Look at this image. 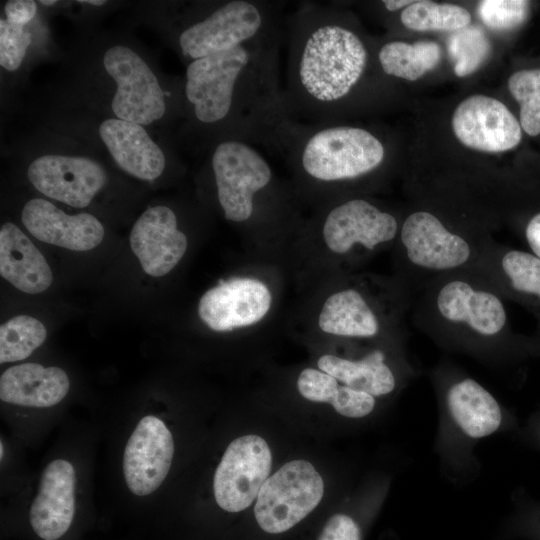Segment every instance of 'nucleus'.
<instances>
[{"label": "nucleus", "mask_w": 540, "mask_h": 540, "mask_svg": "<svg viewBox=\"0 0 540 540\" xmlns=\"http://www.w3.org/2000/svg\"><path fill=\"white\" fill-rule=\"evenodd\" d=\"M418 291L414 321L430 334L475 345L512 339L504 297L475 269L439 276Z\"/></svg>", "instance_id": "obj_1"}, {"label": "nucleus", "mask_w": 540, "mask_h": 540, "mask_svg": "<svg viewBox=\"0 0 540 540\" xmlns=\"http://www.w3.org/2000/svg\"><path fill=\"white\" fill-rule=\"evenodd\" d=\"M367 51L359 37L343 26L323 23L305 36L296 75L302 91L321 104L341 100L360 80Z\"/></svg>", "instance_id": "obj_2"}, {"label": "nucleus", "mask_w": 540, "mask_h": 540, "mask_svg": "<svg viewBox=\"0 0 540 540\" xmlns=\"http://www.w3.org/2000/svg\"><path fill=\"white\" fill-rule=\"evenodd\" d=\"M398 239L413 290L439 276L471 269L486 240L459 232L426 210L406 217Z\"/></svg>", "instance_id": "obj_3"}, {"label": "nucleus", "mask_w": 540, "mask_h": 540, "mask_svg": "<svg viewBox=\"0 0 540 540\" xmlns=\"http://www.w3.org/2000/svg\"><path fill=\"white\" fill-rule=\"evenodd\" d=\"M385 150L369 131L333 126L312 134L301 150V165L314 179L340 181L361 177L384 160Z\"/></svg>", "instance_id": "obj_4"}, {"label": "nucleus", "mask_w": 540, "mask_h": 540, "mask_svg": "<svg viewBox=\"0 0 540 540\" xmlns=\"http://www.w3.org/2000/svg\"><path fill=\"white\" fill-rule=\"evenodd\" d=\"M323 492V479L310 462L290 461L262 485L254 507L257 523L267 533L285 532L319 504Z\"/></svg>", "instance_id": "obj_5"}, {"label": "nucleus", "mask_w": 540, "mask_h": 540, "mask_svg": "<svg viewBox=\"0 0 540 540\" xmlns=\"http://www.w3.org/2000/svg\"><path fill=\"white\" fill-rule=\"evenodd\" d=\"M212 168L225 218L234 222L248 220L253 213L254 194L271 180L267 161L248 144L227 140L216 147Z\"/></svg>", "instance_id": "obj_6"}, {"label": "nucleus", "mask_w": 540, "mask_h": 540, "mask_svg": "<svg viewBox=\"0 0 540 540\" xmlns=\"http://www.w3.org/2000/svg\"><path fill=\"white\" fill-rule=\"evenodd\" d=\"M104 68L116 82L112 110L117 118L148 125L165 113L164 92L148 64L124 45L110 47L103 57Z\"/></svg>", "instance_id": "obj_7"}, {"label": "nucleus", "mask_w": 540, "mask_h": 540, "mask_svg": "<svg viewBox=\"0 0 540 540\" xmlns=\"http://www.w3.org/2000/svg\"><path fill=\"white\" fill-rule=\"evenodd\" d=\"M249 61V52L241 45L188 65L185 94L200 122L216 123L228 115L237 81Z\"/></svg>", "instance_id": "obj_8"}, {"label": "nucleus", "mask_w": 540, "mask_h": 540, "mask_svg": "<svg viewBox=\"0 0 540 540\" xmlns=\"http://www.w3.org/2000/svg\"><path fill=\"white\" fill-rule=\"evenodd\" d=\"M271 463L270 448L260 436L234 439L214 474L213 491L219 507L228 512L249 507L268 479Z\"/></svg>", "instance_id": "obj_9"}, {"label": "nucleus", "mask_w": 540, "mask_h": 540, "mask_svg": "<svg viewBox=\"0 0 540 540\" xmlns=\"http://www.w3.org/2000/svg\"><path fill=\"white\" fill-rule=\"evenodd\" d=\"M174 455V441L165 422L143 416L130 434L123 452L122 469L129 491L148 496L166 479Z\"/></svg>", "instance_id": "obj_10"}, {"label": "nucleus", "mask_w": 540, "mask_h": 540, "mask_svg": "<svg viewBox=\"0 0 540 540\" xmlns=\"http://www.w3.org/2000/svg\"><path fill=\"white\" fill-rule=\"evenodd\" d=\"M262 24V13L252 2L230 1L187 27L180 34L179 45L186 57L196 60L241 46Z\"/></svg>", "instance_id": "obj_11"}, {"label": "nucleus", "mask_w": 540, "mask_h": 540, "mask_svg": "<svg viewBox=\"0 0 540 540\" xmlns=\"http://www.w3.org/2000/svg\"><path fill=\"white\" fill-rule=\"evenodd\" d=\"M27 176L43 195L76 208L90 204L107 182L104 168L80 156L43 155L28 167Z\"/></svg>", "instance_id": "obj_12"}, {"label": "nucleus", "mask_w": 540, "mask_h": 540, "mask_svg": "<svg viewBox=\"0 0 540 540\" xmlns=\"http://www.w3.org/2000/svg\"><path fill=\"white\" fill-rule=\"evenodd\" d=\"M397 219L363 199H352L333 208L323 225L327 247L346 254L357 246L368 252L394 241L399 234Z\"/></svg>", "instance_id": "obj_13"}, {"label": "nucleus", "mask_w": 540, "mask_h": 540, "mask_svg": "<svg viewBox=\"0 0 540 540\" xmlns=\"http://www.w3.org/2000/svg\"><path fill=\"white\" fill-rule=\"evenodd\" d=\"M452 128L462 144L483 152L511 150L522 138L520 124L509 109L484 95L470 96L456 107Z\"/></svg>", "instance_id": "obj_14"}, {"label": "nucleus", "mask_w": 540, "mask_h": 540, "mask_svg": "<svg viewBox=\"0 0 540 540\" xmlns=\"http://www.w3.org/2000/svg\"><path fill=\"white\" fill-rule=\"evenodd\" d=\"M504 298L534 311L540 319V258L486 239L473 266Z\"/></svg>", "instance_id": "obj_15"}, {"label": "nucleus", "mask_w": 540, "mask_h": 540, "mask_svg": "<svg viewBox=\"0 0 540 540\" xmlns=\"http://www.w3.org/2000/svg\"><path fill=\"white\" fill-rule=\"evenodd\" d=\"M271 293L260 280L232 278L206 291L198 304L201 320L223 332L253 325L268 313Z\"/></svg>", "instance_id": "obj_16"}, {"label": "nucleus", "mask_w": 540, "mask_h": 540, "mask_svg": "<svg viewBox=\"0 0 540 540\" xmlns=\"http://www.w3.org/2000/svg\"><path fill=\"white\" fill-rule=\"evenodd\" d=\"M76 470L56 458L43 469L29 509L33 531L43 540H57L70 528L75 515Z\"/></svg>", "instance_id": "obj_17"}, {"label": "nucleus", "mask_w": 540, "mask_h": 540, "mask_svg": "<svg viewBox=\"0 0 540 540\" xmlns=\"http://www.w3.org/2000/svg\"><path fill=\"white\" fill-rule=\"evenodd\" d=\"M130 246L143 270L153 277H161L181 260L187 249V238L177 228L175 213L158 205L148 208L135 222Z\"/></svg>", "instance_id": "obj_18"}, {"label": "nucleus", "mask_w": 540, "mask_h": 540, "mask_svg": "<svg viewBox=\"0 0 540 540\" xmlns=\"http://www.w3.org/2000/svg\"><path fill=\"white\" fill-rule=\"evenodd\" d=\"M21 219L36 239L73 251L93 249L104 237L103 225L93 215H68L41 198L31 199L25 204Z\"/></svg>", "instance_id": "obj_19"}, {"label": "nucleus", "mask_w": 540, "mask_h": 540, "mask_svg": "<svg viewBox=\"0 0 540 540\" xmlns=\"http://www.w3.org/2000/svg\"><path fill=\"white\" fill-rule=\"evenodd\" d=\"M99 134L118 166L128 174L146 181L157 179L165 169V156L140 124L109 118Z\"/></svg>", "instance_id": "obj_20"}, {"label": "nucleus", "mask_w": 540, "mask_h": 540, "mask_svg": "<svg viewBox=\"0 0 540 540\" xmlns=\"http://www.w3.org/2000/svg\"><path fill=\"white\" fill-rule=\"evenodd\" d=\"M67 373L56 366L24 363L6 369L0 377L1 401L18 406L47 408L68 394Z\"/></svg>", "instance_id": "obj_21"}, {"label": "nucleus", "mask_w": 540, "mask_h": 540, "mask_svg": "<svg viewBox=\"0 0 540 540\" xmlns=\"http://www.w3.org/2000/svg\"><path fill=\"white\" fill-rule=\"evenodd\" d=\"M0 273L14 287L29 294L45 291L53 280L42 253L11 222L0 229Z\"/></svg>", "instance_id": "obj_22"}, {"label": "nucleus", "mask_w": 540, "mask_h": 540, "mask_svg": "<svg viewBox=\"0 0 540 540\" xmlns=\"http://www.w3.org/2000/svg\"><path fill=\"white\" fill-rule=\"evenodd\" d=\"M446 402L451 417L471 438H483L496 432L502 423V410L495 397L472 378L453 382Z\"/></svg>", "instance_id": "obj_23"}, {"label": "nucleus", "mask_w": 540, "mask_h": 540, "mask_svg": "<svg viewBox=\"0 0 540 540\" xmlns=\"http://www.w3.org/2000/svg\"><path fill=\"white\" fill-rule=\"evenodd\" d=\"M318 325L336 336L373 338L381 331V319L365 295L346 288L330 295L323 304Z\"/></svg>", "instance_id": "obj_24"}, {"label": "nucleus", "mask_w": 540, "mask_h": 540, "mask_svg": "<svg viewBox=\"0 0 540 540\" xmlns=\"http://www.w3.org/2000/svg\"><path fill=\"white\" fill-rule=\"evenodd\" d=\"M318 367L343 385L362 391L373 397L391 393L396 387V378L385 363V354L373 350L358 360H350L335 355H323Z\"/></svg>", "instance_id": "obj_25"}, {"label": "nucleus", "mask_w": 540, "mask_h": 540, "mask_svg": "<svg viewBox=\"0 0 540 540\" xmlns=\"http://www.w3.org/2000/svg\"><path fill=\"white\" fill-rule=\"evenodd\" d=\"M300 394L314 402H327L341 415L349 418H361L372 412L375 397L339 385L331 375L313 368L304 369L297 381Z\"/></svg>", "instance_id": "obj_26"}, {"label": "nucleus", "mask_w": 540, "mask_h": 540, "mask_svg": "<svg viewBox=\"0 0 540 540\" xmlns=\"http://www.w3.org/2000/svg\"><path fill=\"white\" fill-rule=\"evenodd\" d=\"M441 48L433 41L406 43L393 41L379 52L383 71L398 78L415 81L434 69L440 62Z\"/></svg>", "instance_id": "obj_27"}, {"label": "nucleus", "mask_w": 540, "mask_h": 540, "mask_svg": "<svg viewBox=\"0 0 540 540\" xmlns=\"http://www.w3.org/2000/svg\"><path fill=\"white\" fill-rule=\"evenodd\" d=\"M400 20L415 31H457L469 26L471 15L458 5L415 1L401 12Z\"/></svg>", "instance_id": "obj_28"}, {"label": "nucleus", "mask_w": 540, "mask_h": 540, "mask_svg": "<svg viewBox=\"0 0 540 540\" xmlns=\"http://www.w3.org/2000/svg\"><path fill=\"white\" fill-rule=\"evenodd\" d=\"M46 336L45 326L34 317L19 315L9 319L0 327V363L27 358Z\"/></svg>", "instance_id": "obj_29"}, {"label": "nucleus", "mask_w": 540, "mask_h": 540, "mask_svg": "<svg viewBox=\"0 0 540 540\" xmlns=\"http://www.w3.org/2000/svg\"><path fill=\"white\" fill-rule=\"evenodd\" d=\"M447 51L458 77L478 70L488 58L491 44L478 26H467L454 31L447 39Z\"/></svg>", "instance_id": "obj_30"}, {"label": "nucleus", "mask_w": 540, "mask_h": 540, "mask_svg": "<svg viewBox=\"0 0 540 540\" xmlns=\"http://www.w3.org/2000/svg\"><path fill=\"white\" fill-rule=\"evenodd\" d=\"M508 88L520 104V125L530 136L540 134V69L520 70L508 80Z\"/></svg>", "instance_id": "obj_31"}, {"label": "nucleus", "mask_w": 540, "mask_h": 540, "mask_svg": "<svg viewBox=\"0 0 540 540\" xmlns=\"http://www.w3.org/2000/svg\"><path fill=\"white\" fill-rule=\"evenodd\" d=\"M477 13L490 29L507 31L522 25L529 15V2L524 0L480 1Z\"/></svg>", "instance_id": "obj_32"}, {"label": "nucleus", "mask_w": 540, "mask_h": 540, "mask_svg": "<svg viewBox=\"0 0 540 540\" xmlns=\"http://www.w3.org/2000/svg\"><path fill=\"white\" fill-rule=\"evenodd\" d=\"M32 41L24 26L0 20V65L8 70H17L23 62L26 50Z\"/></svg>", "instance_id": "obj_33"}, {"label": "nucleus", "mask_w": 540, "mask_h": 540, "mask_svg": "<svg viewBox=\"0 0 540 540\" xmlns=\"http://www.w3.org/2000/svg\"><path fill=\"white\" fill-rule=\"evenodd\" d=\"M317 540H361L360 528L348 515L335 514L327 521Z\"/></svg>", "instance_id": "obj_34"}, {"label": "nucleus", "mask_w": 540, "mask_h": 540, "mask_svg": "<svg viewBox=\"0 0 540 540\" xmlns=\"http://www.w3.org/2000/svg\"><path fill=\"white\" fill-rule=\"evenodd\" d=\"M37 5L32 0H10L6 2L4 12L11 24L24 26L36 14Z\"/></svg>", "instance_id": "obj_35"}, {"label": "nucleus", "mask_w": 540, "mask_h": 540, "mask_svg": "<svg viewBox=\"0 0 540 540\" xmlns=\"http://www.w3.org/2000/svg\"><path fill=\"white\" fill-rule=\"evenodd\" d=\"M522 235L529 252L540 258V212L529 218Z\"/></svg>", "instance_id": "obj_36"}, {"label": "nucleus", "mask_w": 540, "mask_h": 540, "mask_svg": "<svg viewBox=\"0 0 540 540\" xmlns=\"http://www.w3.org/2000/svg\"><path fill=\"white\" fill-rule=\"evenodd\" d=\"M414 2L415 1H410V0H384L383 4L388 11L393 12L403 7H408Z\"/></svg>", "instance_id": "obj_37"}, {"label": "nucleus", "mask_w": 540, "mask_h": 540, "mask_svg": "<svg viewBox=\"0 0 540 540\" xmlns=\"http://www.w3.org/2000/svg\"><path fill=\"white\" fill-rule=\"evenodd\" d=\"M78 2L79 3H87V4L95 5V6H101V5L106 3L105 0H83V1H78Z\"/></svg>", "instance_id": "obj_38"}, {"label": "nucleus", "mask_w": 540, "mask_h": 540, "mask_svg": "<svg viewBox=\"0 0 540 540\" xmlns=\"http://www.w3.org/2000/svg\"><path fill=\"white\" fill-rule=\"evenodd\" d=\"M57 1L55 0H41L40 3L43 5L51 6L54 5Z\"/></svg>", "instance_id": "obj_39"}, {"label": "nucleus", "mask_w": 540, "mask_h": 540, "mask_svg": "<svg viewBox=\"0 0 540 540\" xmlns=\"http://www.w3.org/2000/svg\"><path fill=\"white\" fill-rule=\"evenodd\" d=\"M534 345H536L537 348L540 349V319H539V332H538V336H537V339H536V343H534Z\"/></svg>", "instance_id": "obj_40"}, {"label": "nucleus", "mask_w": 540, "mask_h": 540, "mask_svg": "<svg viewBox=\"0 0 540 540\" xmlns=\"http://www.w3.org/2000/svg\"><path fill=\"white\" fill-rule=\"evenodd\" d=\"M538 438H539V441H540V428L538 430Z\"/></svg>", "instance_id": "obj_41"}]
</instances>
